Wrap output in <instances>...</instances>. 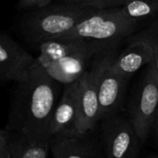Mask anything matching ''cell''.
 Segmentation results:
<instances>
[{
    "label": "cell",
    "instance_id": "cell-22",
    "mask_svg": "<svg viewBox=\"0 0 158 158\" xmlns=\"http://www.w3.org/2000/svg\"><path fill=\"white\" fill-rule=\"evenodd\" d=\"M146 158H158V155H149Z\"/></svg>",
    "mask_w": 158,
    "mask_h": 158
},
{
    "label": "cell",
    "instance_id": "cell-10",
    "mask_svg": "<svg viewBox=\"0 0 158 158\" xmlns=\"http://www.w3.org/2000/svg\"><path fill=\"white\" fill-rule=\"evenodd\" d=\"M111 65L103 71L99 84L100 121L120 112L128 80L127 77L114 70Z\"/></svg>",
    "mask_w": 158,
    "mask_h": 158
},
{
    "label": "cell",
    "instance_id": "cell-5",
    "mask_svg": "<svg viewBox=\"0 0 158 158\" xmlns=\"http://www.w3.org/2000/svg\"><path fill=\"white\" fill-rule=\"evenodd\" d=\"M158 112V73L154 63L148 64L143 79L131 98L128 118L139 139L144 142Z\"/></svg>",
    "mask_w": 158,
    "mask_h": 158
},
{
    "label": "cell",
    "instance_id": "cell-11",
    "mask_svg": "<svg viewBox=\"0 0 158 158\" xmlns=\"http://www.w3.org/2000/svg\"><path fill=\"white\" fill-rule=\"evenodd\" d=\"M79 80L64 85L61 96L54 110L49 126L50 137L70 127H74L77 115Z\"/></svg>",
    "mask_w": 158,
    "mask_h": 158
},
{
    "label": "cell",
    "instance_id": "cell-8",
    "mask_svg": "<svg viewBox=\"0 0 158 158\" xmlns=\"http://www.w3.org/2000/svg\"><path fill=\"white\" fill-rule=\"evenodd\" d=\"M114 44L97 42L91 47L60 58L44 67L47 73L60 84L67 85L79 80L88 70L89 61L95 54H99Z\"/></svg>",
    "mask_w": 158,
    "mask_h": 158
},
{
    "label": "cell",
    "instance_id": "cell-23",
    "mask_svg": "<svg viewBox=\"0 0 158 158\" xmlns=\"http://www.w3.org/2000/svg\"><path fill=\"white\" fill-rule=\"evenodd\" d=\"M54 158H57V157H54Z\"/></svg>",
    "mask_w": 158,
    "mask_h": 158
},
{
    "label": "cell",
    "instance_id": "cell-3",
    "mask_svg": "<svg viewBox=\"0 0 158 158\" xmlns=\"http://www.w3.org/2000/svg\"><path fill=\"white\" fill-rule=\"evenodd\" d=\"M98 10L76 3L43 8L32 13L24 22V31L35 41L55 40L71 31L79 22Z\"/></svg>",
    "mask_w": 158,
    "mask_h": 158
},
{
    "label": "cell",
    "instance_id": "cell-14",
    "mask_svg": "<svg viewBox=\"0 0 158 158\" xmlns=\"http://www.w3.org/2000/svg\"><path fill=\"white\" fill-rule=\"evenodd\" d=\"M12 152L10 158H47L50 142L30 141L24 136L12 133Z\"/></svg>",
    "mask_w": 158,
    "mask_h": 158
},
{
    "label": "cell",
    "instance_id": "cell-13",
    "mask_svg": "<svg viewBox=\"0 0 158 158\" xmlns=\"http://www.w3.org/2000/svg\"><path fill=\"white\" fill-rule=\"evenodd\" d=\"M95 43L97 42L86 40H47L40 43V54L36 60L46 67L60 58L86 49Z\"/></svg>",
    "mask_w": 158,
    "mask_h": 158
},
{
    "label": "cell",
    "instance_id": "cell-20",
    "mask_svg": "<svg viewBox=\"0 0 158 158\" xmlns=\"http://www.w3.org/2000/svg\"><path fill=\"white\" fill-rule=\"evenodd\" d=\"M151 130H153V134L155 136V139L158 141V112H157V114H156V115L154 117V120H153V123H152Z\"/></svg>",
    "mask_w": 158,
    "mask_h": 158
},
{
    "label": "cell",
    "instance_id": "cell-16",
    "mask_svg": "<svg viewBox=\"0 0 158 158\" xmlns=\"http://www.w3.org/2000/svg\"><path fill=\"white\" fill-rule=\"evenodd\" d=\"M133 38L142 40L150 46L153 55L152 62L154 63L158 73V20L152 23L148 27L137 34Z\"/></svg>",
    "mask_w": 158,
    "mask_h": 158
},
{
    "label": "cell",
    "instance_id": "cell-4",
    "mask_svg": "<svg viewBox=\"0 0 158 158\" xmlns=\"http://www.w3.org/2000/svg\"><path fill=\"white\" fill-rule=\"evenodd\" d=\"M114 60L112 47L104 49L95 60L90 69H88L79 79L77 115L74 128L80 133L96 129L100 123L99 84L103 71Z\"/></svg>",
    "mask_w": 158,
    "mask_h": 158
},
{
    "label": "cell",
    "instance_id": "cell-19",
    "mask_svg": "<svg viewBox=\"0 0 158 158\" xmlns=\"http://www.w3.org/2000/svg\"><path fill=\"white\" fill-rule=\"evenodd\" d=\"M51 0H20L19 2V8L25 10V9H43L47 7Z\"/></svg>",
    "mask_w": 158,
    "mask_h": 158
},
{
    "label": "cell",
    "instance_id": "cell-12",
    "mask_svg": "<svg viewBox=\"0 0 158 158\" xmlns=\"http://www.w3.org/2000/svg\"><path fill=\"white\" fill-rule=\"evenodd\" d=\"M152 60L153 55L150 46L142 40L132 38L128 47L117 59L114 60L111 66L116 72L129 78Z\"/></svg>",
    "mask_w": 158,
    "mask_h": 158
},
{
    "label": "cell",
    "instance_id": "cell-18",
    "mask_svg": "<svg viewBox=\"0 0 158 158\" xmlns=\"http://www.w3.org/2000/svg\"><path fill=\"white\" fill-rule=\"evenodd\" d=\"M12 133L9 130L0 139V158H10L12 152Z\"/></svg>",
    "mask_w": 158,
    "mask_h": 158
},
{
    "label": "cell",
    "instance_id": "cell-21",
    "mask_svg": "<svg viewBox=\"0 0 158 158\" xmlns=\"http://www.w3.org/2000/svg\"><path fill=\"white\" fill-rule=\"evenodd\" d=\"M6 132H7V129H0V139L5 135Z\"/></svg>",
    "mask_w": 158,
    "mask_h": 158
},
{
    "label": "cell",
    "instance_id": "cell-15",
    "mask_svg": "<svg viewBox=\"0 0 158 158\" xmlns=\"http://www.w3.org/2000/svg\"><path fill=\"white\" fill-rule=\"evenodd\" d=\"M120 8L136 23L158 16V0H128Z\"/></svg>",
    "mask_w": 158,
    "mask_h": 158
},
{
    "label": "cell",
    "instance_id": "cell-7",
    "mask_svg": "<svg viewBox=\"0 0 158 158\" xmlns=\"http://www.w3.org/2000/svg\"><path fill=\"white\" fill-rule=\"evenodd\" d=\"M93 131L78 132L74 127L50 137V150L57 158H106L99 136Z\"/></svg>",
    "mask_w": 158,
    "mask_h": 158
},
{
    "label": "cell",
    "instance_id": "cell-1",
    "mask_svg": "<svg viewBox=\"0 0 158 158\" xmlns=\"http://www.w3.org/2000/svg\"><path fill=\"white\" fill-rule=\"evenodd\" d=\"M16 84L6 129L30 141L49 140V126L60 100V83L36 60L28 76Z\"/></svg>",
    "mask_w": 158,
    "mask_h": 158
},
{
    "label": "cell",
    "instance_id": "cell-9",
    "mask_svg": "<svg viewBox=\"0 0 158 158\" xmlns=\"http://www.w3.org/2000/svg\"><path fill=\"white\" fill-rule=\"evenodd\" d=\"M35 60L16 41L0 34V79L16 83L24 80Z\"/></svg>",
    "mask_w": 158,
    "mask_h": 158
},
{
    "label": "cell",
    "instance_id": "cell-2",
    "mask_svg": "<svg viewBox=\"0 0 158 158\" xmlns=\"http://www.w3.org/2000/svg\"><path fill=\"white\" fill-rule=\"evenodd\" d=\"M137 24L138 23L129 19L121 8L99 10L55 40H86L114 44L133 33Z\"/></svg>",
    "mask_w": 158,
    "mask_h": 158
},
{
    "label": "cell",
    "instance_id": "cell-17",
    "mask_svg": "<svg viewBox=\"0 0 158 158\" xmlns=\"http://www.w3.org/2000/svg\"><path fill=\"white\" fill-rule=\"evenodd\" d=\"M64 2L76 3L95 10H106L113 8H120L128 0H63Z\"/></svg>",
    "mask_w": 158,
    "mask_h": 158
},
{
    "label": "cell",
    "instance_id": "cell-6",
    "mask_svg": "<svg viewBox=\"0 0 158 158\" xmlns=\"http://www.w3.org/2000/svg\"><path fill=\"white\" fill-rule=\"evenodd\" d=\"M99 124V138L106 158H137L142 141L128 117L118 113Z\"/></svg>",
    "mask_w": 158,
    "mask_h": 158
}]
</instances>
